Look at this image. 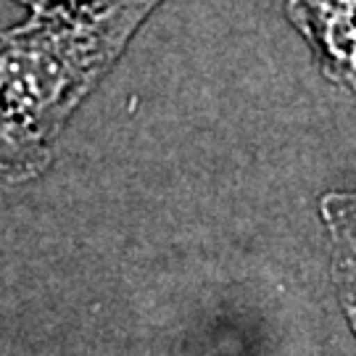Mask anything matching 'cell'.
<instances>
[{"mask_svg": "<svg viewBox=\"0 0 356 356\" xmlns=\"http://www.w3.org/2000/svg\"><path fill=\"white\" fill-rule=\"evenodd\" d=\"M164 0H82L29 11L0 32V92L53 143Z\"/></svg>", "mask_w": 356, "mask_h": 356, "instance_id": "6da1fadb", "label": "cell"}, {"mask_svg": "<svg viewBox=\"0 0 356 356\" xmlns=\"http://www.w3.org/2000/svg\"><path fill=\"white\" fill-rule=\"evenodd\" d=\"M325 76L356 95V0H280Z\"/></svg>", "mask_w": 356, "mask_h": 356, "instance_id": "7a4b0ae2", "label": "cell"}, {"mask_svg": "<svg viewBox=\"0 0 356 356\" xmlns=\"http://www.w3.org/2000/svg\"><path fill=\"white\" fill-rule=\"evenodd\" d=\"M322 219L332 241V282L348 325L356 332V193H327Z\"/></svg>", "mask_w": 356, "mask_h": 356, "instance_id": "3957f363", "label": "cell"}, {"mask_svg": "<svg viewBox=\"0 0 356 356\" xmlns=\"http://www.w3.org/2000/svg\"><path fill=\"white\" fill-rule=\"evenodd\" d=\"M51 143L19 119L0 92V179L29 182L51 166Z\"/></svg>", "mask_w": 356, "mask_h": 356, "instance_id": "277c9868", "label": "cell"}, {"mask_svg": "<svg viewBox=\"0 0 356 356\" xmlns=\"http://www.w3.org/2000/svg\"><path fill=\"white\" fill-rule=\"evenodd\" d=\"M19 6H24L29 11H42L51 6H64V3H82V0H16Z\"/></svg>", "mask_w": 356, "mask_h": 356, "instance_id": "5b68a950", "label": "cell"}]
</instances>
